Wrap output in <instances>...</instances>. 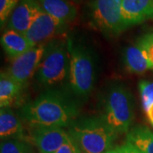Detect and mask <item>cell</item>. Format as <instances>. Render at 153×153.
Segmentation results:
<instances>
[{
  "mask_svg": "<svg viewBox=\"0 0 153 153\" xmlns=\"http://www.w3.org/2000/svg\"><path fill=\"white\" fill-rule=\"evenodd\" d=\"M77 100L71 91L49 89L22 107V118L30 126L69 128L78 115Z\"/></svg>",
  "mask_w": 153,
  "mask_h": 153,
  "instance_id": "6da1fadb",
  "label": "cell"
},
{
  "mask_svg": "<svg viewBox=\"0 0 153 153\" xmlns=\"http://www.w3.org/2000/svg\"><path fill=\"white\" fill-rule=\"evenodd\" d=\"M67 133L82 153L107 152L118 134L102 116L76 119Z\"/></svg>",
  "mask_w": 153,
  "mask_h": 153,
  "instance_id": "7a4b0ae2",
  "label": "cell"
},
{
  "mask_svg": "<svg viewBox=\"0 0 153 153\" xmlns=\"http://www.w3.org/2000/svg\"><path fill=\"white\" fill-rule=\"evenodd\" d=\"M69 52V86L77 100H84L93 90L96 68L92 51L85 45L67 40Z\"/></svg>",
  "mask_w": 153,
  "mask_h": 153,
  "instance_id": "3957f363",
  "label": "cell"
},
{
  "mask_svg": "<svg viewBox=\"0 0 153 153\" xmlns=\"http://www.w3.org/2000/svg\"><path fill=\"white\" fill-rule=\"evenodd\" d=\"M102 117L117 134L131 129L134 117V102L131 92L122 84L110 88L104 100Z\"/></svg>",
  "mask_w": 153,
  "mask_h": 153,
  "instance_id": "277c9868",
  "label": "cell"
},
{
  "mask_svg": "<svg viewBox=\"0 0 153 153\" xmlns=\"http://www.w3.org/2000/svg\"><path fill=\"white\" fill-rule=\"evenodd\" d=\"M69 72L67 40L55 38L46 44L44 56L36 73L38 82L44 87L62 82Z\"/></svg>",
  "mask_w": 153,
  "mask_h": 153,
  "instance_id": "5b68a950",
  "label": "cell"
},
{
  "mask_svg": "<svg viewBox=\"0 0 153 153\" xmlns=\"http://www.w3.org/2000/svg\"><path fill=\"white\" fill-rule=\"evenodd\" d=\"M92 17L96 26L106 34L118 35L128 28L122 15V0H94Z\"/></svg>",
  "mask_w": 153,
  "mask_h": 153,
  "instance_id": "8992f818",
  "label": "cell"
},
{
  "mask_svg": "<svg viewBox=\"0 0 153 153\" xmlns=\"http://www.w3.org/2000/svg\"><path fill=\"white\" fill-rule=\"evenodd\" d=\"M46 44L34 46L22 55L12 60L8 73L16 81L24 85L37 73L40 61L44 56Z\"/></svg>",
  "mask_w": 153,
  "mask_h": 153,
  "instance_id": "52a82bcc",
  "label": "cell"
},
{
  "mask_svg": "<svg viewBox=\"0 0 153 153\" xmlns=\"http://www.w3.org/2000/svg\"><path fill=\"white\" fill-rule=\"evenodd\" d=\"M66 27L42 9L25 36L33 46L46 44L62 33Z\"/></svg>",
  "mask_w": 153,
  "mask_h": 153,
  "instance_id": "ba28073f",
  "label": "cell"
},
{
  "mask_svg": "<svg viewBox=\"0 0 153 153\" xmlns=\"http://www.w3.org/2000/svg\"><path fill=\"white\" fill-rule=\"evenodd\" d=\"M69 134L58 126H31V138L39 153H55Z\"/></svg>",
  "mask_w": 153,
  "mask_h": 153,
  "instance_id": "9c48e42d",
  "label": "cell"
},
{
  "mask_svg": "<svg viewBox=\"0 0 153 153\" xmlns=\"http://www.w3.org/2000/svg\"><path fill=\"white\" fill-rule=\"evenodd\" d=\"M41 10L39 0H21L9 18V28L25 34Z\"/></svg>",
  "mask_w": 153,
  "mask_h": 153,
  "instance_id": "30bf717a",
  "label": "cell"
},
{
  "mask_svg": "<svg viewBox=\"0 0 153 153\" xmlns=\"http://www.w3.org/2000/svg\"><path fill=\"white\" fill-rule=\"evenodd\" d=\"M122 15L128 27L153 20V0H122Z\"/></svg>",
  "mask_w": 153,
  "mask_h": 153,
  "instance_id": "8fae6325",
  "label": "cell"
},
{
  "mask_svg": "<svg viewBox=\"0 0 153 153\" xmlns=\"http://www.w3.org/2000/svg\"><path fill=\"white\" fill-rule=\"evenodd\" d=\"M42 9L63 25L72 22L76 16V9L66 0H39Z\"/></svg>",
  "mask_w": 153,
  "mask_h": 153,
  "instance_id": "7c38bea8",
  "label": "cell"
},
{
  "mask_svg": "<svg viewBox=\"0 0 153 153\" xmlns=\"http://www.w3.org/2000/svg\"><path fill=\"white\" fill-rule=\"evenodd\" d=\"M1 44L12 60L34 47L25 36L12 29L7 30L1 37Z\"/></svg>",
  "mask_w": 153,
  "mask_h": 153,
  "instance_id": "4fadbf2b",
  "label": "cell"
},
{
  "mask_svg": "<svg viewBox=\"0 0 153 153\" xmlns=\"http://www.w3.org/2000/svg\"><path fill=\"white\" fill-rule=\"evenodd\" d=\"M24 129L20 119L9 107L0 111V136L2 140L23 139Z\"/></svg>",
  "mask_w": 153,
  "mask_h": 153,
  "instance_id": "5bb4252c",
  "label": "cell"
},
{
  "mask_svg": "<svg viewBox=\"0 0 153 153\" xmlns=\"http://www.w3.org/2000/svg\"><path fill=\"white\" fill-rule=\"evenodd\" d=\"M24 85L16 81L7 71H1L0 76V105L7 108L14 104L21 96Z\"/></svg>",
  "mask_w": 153,
  "mask_h": 153,
  "instance_id": "9a60e30c",
  "label": "cell"
},
{
  "mask_svg": "<svg viewBox=\"0 0 153 153\" xmlns=\"http://www.w3.org/2000/svg\"><path fill=\"white\" fill-rule=\"evenodd\" d=\"M124 63L128 71L136 74L152 70V63L138 44L131 45L125 49Z\"/></svg>",
  "mask_w": 153,
  "mask_h": 153,
  "instance_id": "2e32d148",
  "label": "cell"
},
{
  "mask_svg": "<svg viewBox=\"0 0 153 153\" xmlns=\"http://www.w3.org/2000/svg\"><path fill=\"white\" fill-rule=\"evenodd\" d=\"M127 141L141 153H153V132L146 126L132 128L127 133Z\"/></svg>",
  "mask_w": 153,
  "mask_h": 153,
  "instance_id": "e0dca14e",
  "label": "cell"
},
{
  "mask_svg": "<svg viewBox=\"0 0 153 153\" xmlns=\"http://www.w3.org/2000/svg\"><path fill=\"white\" fill-rule=\"evenodd\" d=\"M0 153H32V150L24 139H9L2 140Z\"/></svg>",
  "mask_w": 153,
  "mask_h": 153,
  "instance_id": "ac0fdd59",
  "label": "cell"
},
{
  "mask_svg": "<svg viewBox=\"0 0 153 153\" xmlns=\"http://www.w3.org/2000/svg\"><path fill=\"white\" fill-rule=\"evenodd\" d=\"M139 88L140 93L141 105L143 110L145 111L153 101V82L142 80L140 82Z\"/></svg>",
  "mask_w": 153,
  "mask_h": 153,
  "instance_id": "d6986e66",
  "label": "cell"
},
{
  "mask_svg": "<svg viewBox=\"0 0 153 153\" xmlns=\"http://www.w3.org/2000/svg\"><path fill=\"white\" fill-rule=\"evenodd\" d=\"M21 0H0V22L3 27Z\"/></svg>",
  "mask_w": 153,
  "mask_h": 153,
  "instance_id": "ffe728a7",
  "label": "cell"
},
{
  "mask_svg": "<svg viewBox=\"0 0 153 153\" xmlns=\"http://www.w3.org/2000/svg\"><path fill=\"white\" fill-rule=\"evenodd\" d=\"M137 44L142 49L144 53L147 56V58L152 63L153 70V36L152 33L146 34L138 41Z\"/></svg>",
  "mask_w": 153,
  "mask_h": 153,
  "instance_id": "44dd1931",
  "label": "cell"
},
{
  "mask_svg": "<svg viewBox=\"0 0 153 153\" xmlns=\"http://www.w3.org/2000/svg\"><path fill=\"white\" fill-rule=\"evenodd\" d=\"M55 153H82L81 151L78 149L75 142L71 139V137H68L66 141L62 146Z\"/></svg>",
  "mask_w": 153,
  "mask_h": 153,
  "instance_id": "7402d4cb",
  "label": "cell"
},
{
  "mask_svg": "<svg viewBox=\"0 0 153 153\" xmlns=\"http://www.w3.org/2000/svg\"><path fill=\"white\" fill-rule=\"evenodd\" d=\"M120 148L122 153H141L138 149H136L133 145L128 141H126L123 146H121Z\"/></svg>",
  "mask_w": 153,
  "mask_h": 153,
  "instance_id": "603a6c76",
  "label": "cell"
},
{
  "mask_svg": "<svg viewBox=\"0 0 153 153\" xmlns=\"http://www.w3.org/2000/svg\"><path fill=\"white\" fill-rule=\"evenodd\" d=\"M146 115V117L149 120V122L152 123V125L153 126V101L150 104V105L148 106L146 109L144 111Z\"/></svg>",
  "mask_w": 153,
  "mask_h": 153,
  "instance_id": "cb8c5ba5",
  "label": "cell"
},
{
  "mask_svg": "<svg viewBox=\"0 0 153 153\" xmlns=\"http://www.w3.org/2000/svg\"><path fill=\"white\" fill-rule=\"evenodd\" d=\"M105 153H122V151H121L120 146H117V147L111 149L110 151H108L107 152Z\"/></svg>",
  "mask_w": 153,
  "mask_h": 153,
  "instance_id": "d4e9b609",
  "label": "cell"
},
{
  "mask_svg": "<svg viewBox=\"0 0 153 153\" xmlns=\"http://www.w3.org/2000/svg\"><path fill=\"white\" fill-rule=\"evenodd\" d=\"M76 1H78V0H76Z\"/></svg>",
  "mask_w": 153,
  "mask_h": 153,
  "instance_id": "484cf974",
  "label": "cell"
},
{
  "mask_svg": "<svg viewBox=\"0 0 153 153\" xmlns=\"http://www.w3.org/2000/svg\"><path fill=\"white\" fill-rule=\"evenodd\" d=\"M152 36H153V33H152Z\"/></svg>",
  "mask_w": 153,
  "mask_h": 153,
  "instance_id": "4316f807",
  "label": "cell"
}]
</instances>
